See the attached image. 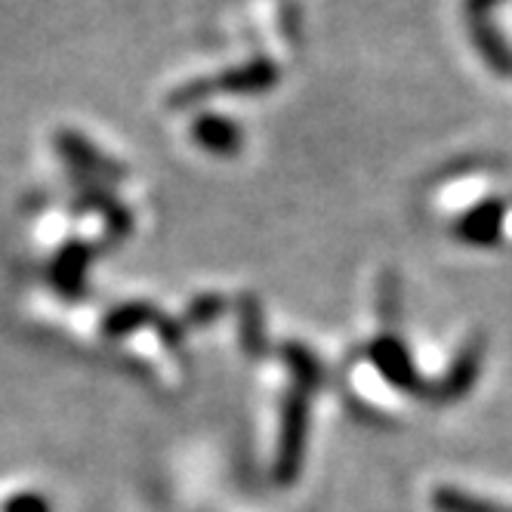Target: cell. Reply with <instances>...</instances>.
<instances>
[{"instance_id":"cell-1","label":"cell","mask_w":512,"mask_h":512,"mask_svg":"<svg viewBox=\"0 0 512 512\" xmlns=\"http://www.w3.org/2000/svg\"><path fill=\"white\" fill-rule=\"evenodd\" d=\"M309 389H297L287 398L284 414H281V438H278V463H275V475L278 482H294V475L303 463V448H306V429H309V401H306Z\"/></svg>"},{"instance_id":"cell-2","label":"cell","mask_w":512,"mask_h":512,"mask_svg":"<svg viewBox=\"0 0 512 512\" xmlns=\"http://www.w3.org/2000/svg\"><path fill=\"white\" fill-rule=\"evenodd\" d=\"M371 358L380 368V374L395 383L398 389H408V392H420V377L414 371V361L405 349V343L395 340V337H380L371 346Z\"/></svg>"},{"instance_id":"cell-3","label":"cell","mask_w":512,"mask_h":512,"mask_svg":"<svg viewBox=\"0 0 512 512\" xmlns=\"http://www.w3.org/2000/svg\"><path fill=\"white\" fill-rule=\"evenodd\" d=\"M275 84V71H272V65H266V62H253V65H244V68H238V71H232V75H223L219 78V84H213V87H204V84H192V87H186L182 90L176 99L179 102H189V99H195V96H204V93H210V90H263V87H272Z\"/></svg>"},{"instance_id":"cell-4","label":"cell","mask_w":512,"mask_h":512,"mask_svg":"<svg viewBox=\"0 0 512 512\" xmlns=\"http://www.w3.org/2000/svg\"><path fill=\"white\" fill-rule=\"evenodd\" d=\"M500 229H503V207H500V201H485L482 207L469 210V213L460 219L457 235H460L466 244L491 247V244L500 238Z\"/></svg>"},{"instance_id":"cell-5","label":"cell","mask_w":512,"mask_h":512,"mask_svg":"<svg viewBox=\"0 0 512 512\" xmlns=\"http://www.w3.org/2000/svg\"><path fill=\"white\" fill-rule=\"evenodd\" d=\"M479 368H482V346L472 343L460 352V358L454 361V368L448 374V380L442 383V392L438 398H460L466 395L472 386H475V377H479Z\"/></svg>"},{"instance_id":"cell-6","label":"cell","mask_w":512,"mask_h":512,"mask_svg":"<svg viewBox=\"0 0 512 512\" xmlns=\"http://www.w3.org/2000/svg\"><path fill=\"white\" fill-rule=\"evenodd\" d=\"M195 139L204 145L207 152H216V155H232L238 152L241 145V133L232 121L226 118H204L195 124Z\"/></svg>"},{"instance_id":"cell-7","label":"cell","mask_w":512,"mask_h":512,"mask_svg":"<svg viewBox=\"0 0 512 512\" xmlns=\"http://www.w3.org/2000/svg\"><path fill=\"white\" fill-rule=\"evenodd\" d=\"M435 509L438 512H506L482 497H472V494H463L457 488H438L435 491Z\"/></svg>"},{"instance_id":"cell-8","label":"cell","mask_w":512,"mask_h":512,"mask_svg":"<svg viewBox=\"0 0 512 512\" xmlns=\"http://www.w3.org/2000/svg\"><path fill=\"white\" fill-rule=\"evenodd\" d=\"M145 318H155V312L149 306H127V309H118L112 312V318H108L105 331L108 334H124V331H133V327Z\"/></svg>"},{"instance_id":"cell-9","label":"cell","mask_w":512,"mask_h":512,"mask_svg":"<svg viewBox=\"0 0 512 512\" xmlns=\"http://www.w3.org/2000/svg\"><path fill=\"white\" fill-rule=\"evenodd\" d=\"M7 512H50V506L38 494H19L7 503Z\"/></svg>"}]
</instances>
